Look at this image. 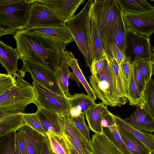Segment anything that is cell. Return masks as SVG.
I'll list each match as a JSON object with an SVG mask.
<instances>
[{
    "label": "cell",
    "mask_w": 154,
    "mask_h": 154,
    "mask_svg": "<svg viewBox=\"0 0 154 154\" xmlns=\"http://www.w3.org/2000/svg\"><path fill=\"white\" fill-rule=\"evenodd\" d=\"M17 52L22 61L26 60L57 72L61 52L67 45L51 36L25 29L13 35Z\"/></svg>",
    "instance_id": "1"
},
{
    "label": "cell",
    "mask_w": 154,
    "mask_h": 154,
    "mask_svg": "<svg viewBox=\"0 0 154 154\" xmlns=\"http://www.w3.org/2000/svg\"><path fill=\"white\" fill-rule=\"evenodd\" d=\"M16 85L0 95V119L21 114L30 103L36 105L35 91L33 86L17 73Z\"/></svg>",
    "instance_id": "2"
},
{
    "label": "cell",
    "mask_w": 154,
    "mask_h": 154,
    "mask_svg": "<svg viewBox=\"0 0 154 154\" xmlns=\"http://www.w3.org/2000/svg\"><path fill=\"white\" fill-rule=\"evenodd\" d=\"M92 0H88L80 12L65 23L90 67L91 62V11Z\"/></svg>",
    "instance_id": "3"
},
{
    "label": "cell",
    "mask_w": 154,
    "mask_h": 154,
    "mask_svg": "<svg viewBox=\"0 0 154 154\" xmlns=\"http://www.w3.org/2000/svg\"><path fill=\"white\" fill-rule=\"evenodd\" d=\"M89 83L96 97L106 106L124 105L108 58L104 59V66L102 72L96 75H91L89 77Z\"/></svg>",
    "instance_id": "4"
},
{
    "label": "cell",
    "mask_w": 154,
    "mask_h": 154,
    "mask_svg": "<svg viewBox=\"0 0 154 154\" xmlns=\"http://www.w3.org/2000/svg\"><path fill=\"white\" fill-rule=\"evenodd\" d=\"M35 0H24L19 3L0 7V37L13 35L17 31L26 29L30 7Z\"/></svg>",
    "instance_id": "5"
},
{
    "label": "cell",
    "mask_w": 154,
    "mask_h": 154,
    "mask_svg": "<svg viewBox=\"0 0 154 154\" xmlns=\"http://www.w3.org/2000/svg\"><path fill=\"white\" fill-rule=\"evenodd\" d=\"M98 28L107 56H111L109 49V32L121 14L116 0H94L93 2Z\"/></svg>",
    "instance_id": "6"
},
{
    "label": "cell",
    "mask_w": 154,
    "mask_h": 154,
    "mask_svg": "<svg viewBox=\"0 0 154 154\" xmlns=\"http://www.w3.org/2000/svg\"><path fill=\"white\" fill-rule=\"evenodd\" d=\"M36 93L37 107L52 110L63 116L69 114V98L49 90L37 81L32 82Z\"/></svg>",
    "instance_id": "7"
},
{
    "label": "cell",
    "mask_w": 154,
    "mask_h": 154,
    "mask_svg": "<svg viewBox=\"0 0 154 154\" xmlns=\"http://www.w3.org/2000/svg\"><path fill=\"white\" fill-rule=\"evenodd\" d=\"M125 54L131 63L142 60H150L152 53L149 38L126 29Z\"/></svg>",
    "instance_id": "8"
},
{
    "label": "cell",
    "mask_w": 154,
    "mask_h": 154,
    "mask_svg": "<svg viewBox=\"0 0 154 154\" xmlns=\"http://www.w3.org/2000/svg\"><path fill=\"white\" fill-rule=\"evenodd\" d=\"M23 65L18 73L24 76L29 72L33 81H37L45 87L59 95L65 96L60 89L55 73L39 64L28 60L23 61Z\"/></svg>",
    "instance_id": "9"
},
{
    "label": "cell",
    "mask_w": 154,
    "mask_h": 154,
    "mask_svg": "<svg viewBox=\"0 0 154 154\" xmlns=\"http://www.w3.org/2000/svg\"><path fill=\"white\" fill-rule=\"evenodd\" d=\"M121 13L126 29L148 38L154 32V9L137 14Z\"/></svg>",
    "instance_id": "10"
},
{
    "label": "cell",
    "mask_w": 154,
    "mask_h": 154,
    "mask_svg": "<svg viewBox=\"0 0 154 154\" xmlns=\"http://www.w3.org/2000/svg\"><path fill=\"white\" fill-rule=\"evenodd\" d=\"M64 24L65 23L36 0L31 5L27 17L26 28L57 27Z\"/></svg>",
    "instance_id": "11"
},
{
    "label": "cell",
    "mask_w": 154,
    "mask_h": 154,
    "mask_svg": "<svg viewBox=\"0 0 154 154\" xmlns=\"http://www.w3.org/2000/svg\"><path fill=\"white\" fill-rule=\"evenodd\" d=\"M63 23L74 16L85 0H36Z\"/></svg>",
    "instance_id": "12"
},
{
    "label": "cell",
    "mask_w": 154,
    "mask_h": 154,
    "mask_svg": "<svg viewBox=\"0 0 154 154\" xmlns=\"http://www.w3.org/2000/svg\"><path fill=\"white\" fill-rule=\"evenodd\" d=\"M63 120V135L79 154H87L88 145L73 122L69 114L62 116Z\"/></svg>",
    "instance_id": "13"
},
{
    "label": "cell",
    "mask_w": 154,
    "mask_h": 154,
    "mask_svg": "<svg viewBox=\"0 0 154 154\" xmlns=\"http://www.w3.org/2000/svg\"><path fill=\"white\" fill-rule=\"evenodd\" d=\"M36 112L47 133L63 135V120L57 112L38 107Z\"/></svg>",
    "instance_id": "14"
},
{
    "label": "cell",
    "mask_w": 154,
    "mask_h": 154,
    "mask_svg": "<svg viewBox=\"0 0 154 154\" xmlns=\"http://www.w3.org/2000/svg\"><path fill=\"white\" fill-rule=\"evenodd\" d=\"M124 121L134 128L144 132H154V117L146 106L137 107L134 112Z\"/></svg>",
    "instance_id": "15"
},
{
    "label": "cell",
    "mask_w": 154,
    "mask_h": 154,
    "mask_svg": "<svg viewBox=\"0 0 154 154\" xmlns=\"http://www.w3.org/2000/svg\"><path fill=\"white\" fill-rule=\"evenodd\" d=\"M91 64H93L101 58H107L108 57L98 28L97 18L92 5L91 11Z\"/></svg>",
    "instance_id": "16"
},
{
    "label": "cell",
    "mask_w": 154,
    "mask_h": 154,
    "mask_svg": "<svg viewBox=\"0 0 154 154\" xmlns=\"http://www.w3.org/2000/svg\"><path fill=\"white\" fill-rule=\"evenodd\" d=\"M19 130L23 138L27 154H43L45 137L26 124Z\"/></svg>",
    "instance_id": "17"
},
{
    "label": "cell",
    "mask_w": 154,
    "mask_h": 154,
    "mask_svg": "<svg viewBox=\"0 0 154 154\" xmlns=\"http://www.w3.org/2000/svg\"><path fill=\"white\" fill-rule=\"evenodd\" d=\"M19 59L20 57L16 48L14 49L2 41H0V62L6 70L8 75L17 76Z\"/></svg>",
    "instance_id": "18"
},
{
    "label": "cell",
    "mask_w": 154,
    "mask_h": 154,
    "mask_svg": "<svg viewBox=\"0 0 154 154\" xmlns=\"http://www.w3.org/2000/svg\"><path fill=\"white\" fill-rule=\"evenodd\" d=\"M116 124L125 130L138 140L154 154V135L138 130L130 125L119 116L113 114Z\"/></svg>",
    "instance_id": "19"
},
{
    "label": "cell",
    "mask_w": 154,
    "mask_h": 154,
    "mask_svg": "<svg viewBox=\"0 0 154 154\" xmlns=\"http://www.w3.org/2000/svg\"><path fill=\"white\" fill-rule=\"evenodd\" d=\"M107 111L106 106L102 102L96 103L84 113L89 128L96 134L103 133L101 125V116L104 112Z\"/></svg>",
    "instance_id": "20"
},
{
    "label": "cell",
    "mask_w": 154,
    "mask_h": 154,
    "mask_svg": "<svg viewBox=\"0 0 154 154\" xmlns=\"http://www.w3.org/2000/svg\"><path fill=\"white\" fill-rule=\"evenodd\" d=\"M25 29L27 31L51 36L67 45L74 41L65 24L57 27H32L27 28Z\"/></svg>",
    "instance_id": "21"
},
{
    "label": "cell",
    "mask_w": 154,
    "mask_h": 154,
    "mask_svg": "<svg viewBox=\"0 0 154 154\" xmlns=\"http://www.w3.org/2000/svg\"><path fill=\"white\" fill-rule=\"evenodd\" d=\"M126 28L121 14L116 20L109 32V45L112 42H114L126 58Z\"/></svg>",
    "instance_id": "22"
},
{
    "label": "cell",
    "mask_w": 154,
    "mask_h": 154,
    "mask_svg": "<svg viewBox=\"0 0 154 154\" xmlns=\"http://www.w3.org/2000/svg\"><path fill=\"white\" fill-rule=\"evenodd\" d=\"M91 142L93 154H123L103 133L93 134Z\"/></svg>",
    "instance_id": "23"
},
{
    "label": "cell",
    "mask_w": 154,
    "mask_h": 154,
    "mask_svg": "<svg viewBox=\"0 0 154 154\" xmlns=\"http://www.w3.org/2000/svg\"><path fill=\"white\" fill-rule=\"evenodd\" d=\"M61 54L80 83L84 86L87 95L94 100L95 101L97 99L95 93L86 80L79 66L78 60L73 54L72 52L66 50H63L61 52Z\"/></svg>",
    "instance_id": "24"
},
{
    "label": "cell",
    "mask_w": 154,
    "mask_h": 154,
    "mask_svg": "<svg viewBox=\"0 0 154 154\" xmlns=\"http://www.w3.org/2000/svg\"><path fill=\"white\" fill-rule=\"evenodd\" d=\"M70 104L69 114L71 117L81 113L84 114L88 109L96 104L88 95L76 93L69 99Z\"/></svg>",
    "instance_id": "25"
},
{
    "label": "cell",
    "mask_w": 154,
    "mask_h": 154,
    "mask_svg": "<svg viewBox=\"0 0 154 154\" xmlns=\"http://www.w3.org/2000/svg\"><path fill=\"white\" fill-rule=\"evenodd\" d=\"M117 126L121 138L132 154H152L150 150L140 141L128 131Z\"/></svg>",
    "instance_id": "26"
},
{
    "label": "cell",
    "mask_w": 154,
    "mask_h": 154,
    "mask_svg": "<svg viewBox=\"0 0 154 154\" xmlns=\"http://www.w3.org/2000/svg\"><path fill=\"white\" fill-rule=\"evenodd\" d=\"M21 113L9 115L0 119V137L17 131L26 125Z\"/></svg>",
    "instance_id": "27"
},
{
    "label": "cell",
    "mask_w": 154,
    "mask_h": 154,
    "mask_svg": "<svg viewBox=\"0 0 154 154\" xmlns=\"http://www.w3.org/2000/svg\"><path fill=\"white\" fill-rule=\"evenodd\" d=\"M121 13L137 14L154 9L146 0H116Z\"/></svg>",
    "instance_id": "28"
},
{
    "label": "cell",
    "mask_w": 154,
    "mask_h": 154,
    "mask_svg": "<svg viewBox=\"0 0 154 154\" xmlns=\"http://www.w3.org/2000/svg\"><path fill=\"white\" fill-rule=\"evenodd\" d=\"M69 66L61 53L59 65L55 74L60 89L65 96L69 99L72 95L69 93L68 89V80L70 78L71 72L69 71Z\"/></svg>",
    "instance_id": "29"
},
{
    "label": "cell",
    "mask_w": 154,
    "mask_h": 154,
    "mask_svg": "<svg viewBox=\"0 0 154 154\" xmlns=\"http://www.w3.org/2000/svg\"><path fill=\"white\" fill-rule=\"evenodd\" d=\"M127 99L129 104L131 106L141 108H143L146 106L145 92H143L140 91L135 81L134 75L133 65L129 87L127 92Z\"/></svg>",
    "instance_id": "30"
},
{
    "label": "cell",
    "mask_w": 154,
    "mask_h": 154,
    "mask_svg": "<svg viewBox=\"0 0 154 154\" xmlns=\"http://www.w3.org/2000/svg\"><path fill=\"white\" fill-rule=\"evenodd\" d=\"M103 133L119 149L123 154H132L126 147L115 123L108 128H103Z\"/></svg>",
    "instance_id": "31"
},
{
    "label": "cell",
    "mask_w": 154,
    "mask_h": 154,
    "mask_svg": "<svg viewBox=\"0 0 154 154\" xmlns=\"http://www.w3.org/2000/svg\"><path fill=\"white\" fill-rule=\"evenodd\" d=\"M107 57L115 76L118 89L124 105L128 101L127 91L119 65L112 56H107Z\"/></svg>",
    "instance_id": "32"
},
{
    "label": "cell",
    "mask_w": 154,
    "mask_h": 154,
    "mask_svg": "<svg viewBox=\"0 0 154 154\" xmlns=\"http://www.w3.org/2000/svg\"><path fill=\"white\" fill-rule=\"evenodd\" d=\"M51 148L56 154H70L64 137L47 133Z\"/></svg>",
    "instance_id": "33"
},
{
    "label": "cell",
    "mask_w": 154,
    "mask_h": 154,
    "mask_svg": "<svg viewBox=\"0 0 154 154\" xmlns=\"http://www.w3.org/2000/svg\"><path fill=\"white\" fill-rule=\"evenodd\" d=\"M71 117L76 128L87 143L89 148V151L92 152V142L90 136L89 130L85 122L84 114L81 113Z\"/></svg>",
    "instance_id": "34"
},
{
    "label": "cell",
    "mask_w": 154,
    "mask_h": 154,
    "mask_svg": "<svg viewBox=\"0 0 154 154\" xmlns=\"http://www.w3.org/2000/svg\"><path fill=\"white\" fill-rule=\"evenodd\" d=\"M21 114L26 125L34 129L44 137L47 136V133L36 112L28 113H22Z\"/></svg>",
    "instance_id": "35"
},
{
    "label": "cell",
    "mask_w": 154,
    "mask_h": 154,
    "mask_svg": "<svg viewBox=\"0 0 154 154\" xmlns=\"http://www.w3.org/2000/svg\"><path fill=\"white\" fill-rule=\"evenodd\" d=\"M15 132L1 137L0 154H14Z\"/></svg>",
    "instance_id": "36"
},
{
    "label": "cell",
    "mask_w": 154,
    "mask_h": 154,
    "mask_svg": "<svg viewBox=\"0 0 154 154\" xmlns=\"http://www.w3.org/2000/svg\"><path fill=\"white\" fill-rule=\"evenodd\" d=\"M134 63L138 66L147 84L151 79L154 70L151 59L142 60Z\"/></svg>",
    "instance_id": "37"
},
{
    "label": "cell",
    "mask_w": 154,
    "mask_h": 154,
    "mask_svg": "<svg viewBox=\"0 0 154 154\" xmlns=\"http://www.w3.org/2000/svg\"><path fill=\"white\" fill-rule=\"evenodd\" d=\"M145 92L146 106L154 117V80L152 78L147 83Z\"/></svg>",
    "instance_id": "38"
},
{
    "label": "cell",
    "mask_w": 154,
    "mask_h": 154,
    "mask_svg": "<svg viewBox=\"0 0 154 154\" xmlns=\"http://www.w3.org/2000/svg\"><path fill=\"white\" fill-rule=\"evenodd\" d=\"M120 71L126 88L127 94L129 88L133 64L127 59L119 65Z\"/></svg>",
    "instance_id": "39"
},
{
    "label": "cell",
    "mask_w": 154,
    "mask_h": 154,
    "mask_svg": "<svg viewBox=\"0 0 154 154\" xmlns=\"http://www.w3.org/2000/svg\"><path fill=\"white\" fill-rule=\"evenodd\" d=\"M16 79L11 75L0 74V95L16 85Z\"/></svg>",
    "instance_id": "40"
},
{
    "label": "cell",
    "mask_w": 154,
    "mask_h": 154,
    "mask_svg": "<svg viewBox=\"0 0 154 154\" xmlns=\"http://www.w3.org/2000/svg\"><path fill=\"white\" fill-rule=\"evenodd\" d=\"M133 65L134 75L135 81L140 91L144 92L147 83L138 66L135 63H132Z\"/></svg>",
    "instance_id": "41"
},
{
    "label": "cell",
    "mask_w": 154,
    "mask_h": 154,
    "mask_svg": "<svg viewBox=\"0 0 154 154\" xmlns=\"http://www.w3.org/2000/svg\"><path fill=\"white\" fill-rule=\"evenodd\" d=\"M109 49L111 56L114 58L119 65L127 59L114 42L110 43Z\"/></svg>",
    "instance_id": "42"
},
{
    "label": "cell",
    "mask_w": 154,
    "mask_h": 154,
    "mask_svg": "<svg viewBox=\"0 0 154 154\" xmlns=\"http://www.w3.org/2000/svg\"><path fill=\"white\" fill-rule=\"evenodd\" d=\"M105 58H101L95 63L91 64L89 68L92 75H96L102 72L104 66Z\"/></svg>",
    "instance_id": "43"
},
{
    "label": "cell",
    "mask_w": 154,
    "mask_h": 154,
    "mask_svg": "<svg viewBox=\"0 0 154 154\" xmlns=\"http://www.w3.org/2000/svg\"><path fill=\"white\" fill-rule=\"evenodd\" d=\"M17 146L20 154H27L26 150L21 133L18 129L16 132Z\"/></svg>",
    "instance_id": "44"
},
{
    "label": "cell",
    "mask_w": 154,
    "mask_h": 154,
    "mask_svg": "<svg viewBox=\"0 0 154 154\" xmlns=\"http://www.w3.org/2000/svg\"><path fill=\"white\" fill-rule=\"evenodd\" d=\"M43 144V154H55L51 149L48 136L44 137Z\"/></svg>",
    "instance_id": "45"
},
{
    "label": "cell",
    "mask_w": 154,
    "mask_h": 154,
    "mask_svg": "<svg viewBox=\"0 0 154 154\" xmlns=\"http://www.w3.org/2000/svg\"><path fill=\"white\" fill-rule=\"evenodd\" d=\"M23 1L24 0H1L0 7H5L17 4Z\"/></svg>",
    "instance_id": "46"
},
{
    "label": "cell",
    "mask_w": 154,
    "mask_h": 154,
    "mask_svg": "<svg viewBox=\"0 0 154 154\" xmlns=\"http://www.w3.org/2000/svg\"><path fill=\"white\" fill-rule=\"evenodd\" d=\"M64 136V135H63ZM65 140H66V142L67 143V144L69 148V149L70 154H79L77 151L75 149L73 146H72L71 144L69 142V141L67 139V138L65 137Z\"/></svg>",
    "instance_id": "47"
},
{
    "label": "cell",
    "mask_w": 154,
    "mask_h": 154,
    "mask_svg": "<svg viewBox=\"0 0 154 154\" xmlns=\"http://www.w3.org/2000/svg\"><path fill=\"white\" fill-rule=\"evenodd\" d=\"M70 78L72 80H75L77 82L78 86L79 87L80 82L73 72H70Z\"/></svg>",
    "instance_id": "48"
},
{
    "label": "cell",
    "mask_w": 154,
    "mask_h": 154,
    "mask_svg": "<svg viewBox=\"0 0 154 154\" xmlns=\"http://www.w3.org/2000/svg\"><path fill=\"white\" fill-rule=\"evenodd\" d=\"M16 132H15L14 154H20L18 151L17 143Z\"/></svg>",
    "instance_id": "49"
},
{
    "label": "cell",
    "mask_w": 154,
    "mask_h": 154,
    "mask_svg": "<svg viewBox=\"0 0 154 154\" xmlns=\"http://www.w3.org/2000/svg\"><path fill=\"white\" fill-rule=\"evenodd\" d=\"M152 64L153 66V68L154 69V48H153V53L152 54Z\"/></svg>",
    "instance_id": "50"
},
{
    "label": "cell",
    "mask_w": 154,
    "mask_h": 154,
    "mask_svg": "<svg viewBox=\"0 0 154 154\" xmlns=\"http://www.w3.org/2000/svg\"><path fill=\"white\" fill-rule=\"evenodd\" d=\"M88 149H86V150L87 151V154H93L92 152H91L89 151Z\"/></svg>",
    "instance_id": "51"
},
{
    "label": "cell",
    "mask_w": 154,
    "mask_h": 154,
    "mask_svg": "<svg viewBox=\"0 0 154 154\" xmlns=\"http://www.w3.org/2000/svg\"><path fill=\"white\" fill-rule=\"evenodd\" d=\"M153 75H154V72L153 73Z\"/></svg>",
    "instance_id": "52"
},
{
    "label": "cell",
    "mask_w": 154,
    "mask_h": 154,
    "mask_svg": "<svg viewBox=\"0 0 154 154\" xmlns=\"http://www.w3.org/2000/svg\"><path fill=\"white\" fill-rule=\"evenodd\" d=\"M151 1L154 2V0H151Z\"/></svg>",
    "instance_id": "53"
},
{
    "label": "cell",
    "mask_w": 154,
    "mask_h": 154,
    "mask_svg": "<svg viewBox=\"0 0 154 154\" xmlns=\"http://www.w3.org/2000/svg\"></svg>",
    "instance_id": "54"
}]
</instances>
